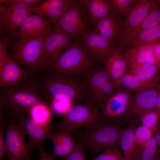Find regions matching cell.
Listing matches in <instances>:
<instances>
[{
	"instance_id": "15",
	"label": "cell",
	"mask_w": 160,
	"mask_h": 160,
	"mask_svg": "<svg viewBox=\"0 0 160 160\" xmlns=\"http://www.w3.org/2000/svg\"><path fill=\"white\" fill-rule=\"evenodd\" d=\"M18 125L25 135L29 138L28 144L32 151L43 145V142L49 138L53 129L47 128L41 125L32 119L26 117L19 119Z\"/></svg>"
},
{
	"instance_id": "16",
	"label": "cell",
	"mask_w": 160,
	"mask_h": 160,
	"mask_svg": "<svg viewBox=\"0 0 160 160\" xmlns=\"http://www.w3.org/2000/svg\"><path fill=\"white\" fill-rule=\"evenodd\" d=\"M53 25L52 22L42 16L32 14L23 22L15 34L13 42L16 38L20 37L45 36Z\"/></svg>"
},
{
	"instance_id": "32",
	"label": "cell",
	"mask_w": 160,
	"mask_h": 160,
	"mask_svg": "<svg viewBox=\"0 0 160 160\" xmlns=\"http://www.w3.org/2000/svg\"><path fill=\"white\" fill-rule=\"evenodd\" d=\"M116 89L119 90L111 79L105 82L94 98L96 105L101 108L107 100L117 92Z\"/></svg>"
},
{
	"instance_id": "45",
	"label": "cell",
	"mask_w": 160,
	"mask_h": 160,
	"mask_svg": "<svg viewBox=\"0 0 160 160\" xmlns=\"http://www.w3.org/2000/svg\"><path fill=\"white\" fill-rule=\"evenodd\" d=\"M160 106V91L157 96L154 110H157Z\"/></svg>"
},
{
	"instance_id": "31",
	"label": "cell",
	"mask_w": 160,
	"mask_h": 160,
	"mask_svg": "<svg viewBox=\"0 0 160 160\" xmlns=\"http://www.w3.org/2000/svg\"><path fill=\"white\" fill-rule=\"evenodd\" d=\"M157 148L153 136L143 145H137L134 160H156Z\"/></svg>"
},
{
	"instance_id": "14",
	"label": "cell",
	"mask_w": 160,
	"mask_h": 160,
	"mask_svg": "<svg viewBox=\"0 0 160 160\" xmlns=\"http://www.w3.org/2000/svg\"><path fill=\"white\" fill-rule=\"evenodd\" d=\"M160 91V82L156 86L137 93L132 97L129 108L130 121L137 120L144 113L154 109L156 97Z\"/></svg>"
},
{
	"instance_id": "39",
	"label": "cell",
	"mask_w": 160,
	"mask_h": 160,
	"mask_svg": "<svg viewBox=\"0 0 160 160\" xmlns=\"http://www.w3.org/2000/svg\"><path fill=\"white\" fill-rule=\"evenodd\" d=\"M7 122L0 121V160H2L4 153L5 140L4 138V131L6 127Z\"/></svg>"
},
{
	"instance_id": "10",
	"label": "cell",
	"mask_w": 160,
	"mask_h": 160,
	"mask_svg": "<svg viewBox=\"0 0 160 160\" xmlns=\"http://www.w3.org/2000/svg\"><path fill=\"white\" fill-rule=\"evenodd\" d=\"M56 23L79 41L83 34L90 28L87 12L78 0H73Z\"/></svg>"
},
{
	"instance_id": "12",
	"label": "cell",
	"mask_w": 160,
	"mask_h": 160,
	"mask_svg": "<svg viewBox=\"0 0 160 160\" xmlns=\"http://www.w3.org/2000/svg\"><path fill=\"white\" fill-rule=\"evenodd\" d=\"M132 97L127 90H118L101 108V119L121 124L129 121V111Z\"/></svg>"
},
{
	"instance_id": "18",
	"label": "cell",
	"mask_w": 160,
	"mask_h": 160,
	"mask_svg": "<svg viewBox=\"0 0 160 160\" xmlns=\"http://www.w3.org/2000/svg\"><path fill=\"white\" fill-rule=\"evenodd\" d=\"M31 73L10 57L0 65V88L12 86L28 80Z\"/></svg>"
},
{
	"instance_id": "9",
	"label": "cell",
	"mask_w": 160,
	"mask_h": 160,
	"mask_svg": "<svg viewBox=\"0 0 160 160\" xmlns=\"http://www.w3.org/2000/svg\"><path fill=\"white\" fill-rule=\"evenodd\" d=\"M76 39L57 23H54L51 30L44 38L43 53L39 71L55 61Z\"/></svg>"
},
{
	"instance_id": "24",
	"label": "cell",
	"mask_w": 160,
	"mask_h": 160,
	"mask_svg": "<svg viewBox=\"0 0 160 160\" xmlns=\"http://www.w3.org/2000/svg\"><path fill=\"white\" fill-rule=\"evenodd\" d=\"M85 9L90 24L110 14L108 0H79Z\"/></svg>"
},
{
	"instance_id": "36",
	"label": "cell",
	"mask_w": 160,
	"mask_h": 160,
	"mask_svg": "<svg viewBox=\"0 0 160 160\" xmlns=\"http://www.w3.org/2000/svg\"><path fill=\"white\" fill-rule=\"evenodd\" d=\"M72 101L64 99L53 98L51 102V108L56 114L63 115L68 112L74 105Z\"/></svg>"
},
{
	"instance_id": "47",
	"label": "cell",
	"mask_w": 160,
	"mask_h": 160,
	"mask_svg": "<svg viewBox=\"0 0 160 160\" xmlns=\"http://www.w3.org/2000/svg\"><path fill=\"white\" fill-rule=\"evenodd\" d=\"M159 70H160V68H159ZM159 73H160V71H159Z\"/></svg>"
},
{
	"instance_id": "38",
	"label": "cell",
	"mask_w": 160,
	"mask_h": 160,
	"mask_svg": "<svg viewBox=\"0 0 160 160\" xmlns=\"http://www.w3.org/2000/svg\"><path fill=\"white\" fill-rule=\"evenodd\" d=\"M66 160H88L84 146L80 143H77L73 151L67 157Z\"/></svg>"
},
{
	"instance_id": "44",
	"label": "cell",
	"mask_w": 160,
	"mask_h": 160,
	"mask_svg": "<svg viewBox=\"0 0 160 160\" xmlns=\"http://www.w3.org/2000/svg\"><path fill=\"white\" fill-rule=\"evenodd\" d=\"M22 1L31 9L39 6L43 1L40 0H22Z\"/></svg>"
},
{
	"instance_id": "27",
	"label": "cell",
	"mask_w": 160,
	"mask_h": 160,
	"mask_svg": "<svg viewBox=\"0 0 160 160\" xmlns=\"http://www.w3.org/2000/svg\"><path fill=\"white\" fill-rule=\"evenodd\" d=\"M159 70L156 65L145 63L129 66L126 73L136 76L142 80L148 81L153 79L158 74Z\"/></svg>"
},
{
	"instance_id": "30",
	"label": "cell",
	"mask_w": 160,
	"mask_h": 160,
	"mask_svg": "<svg viewBox=\"0 0 160 160\" xmlns=\"http://www.w3.org/2000/svg\"><path fill=\"white\" fill-rule=\"evenodd\" d=\"M137 0H108L110 14L122 19L127 17Z\"/></svg>"
},
{
	"instance_id": "2",
	"label": "cell",
	"mask_w": 160,
	"mask_h": 160,
	"mask_svg": "<svg viewBox=\"0 0 160 160\" xmlns=\"http://www.w3.org/2000/svg\"><path fill=\"white\" fill-rule=\"evenodd\" d=\"M97 67L84 50L80 41L76 39L55 61L46 67L49 73L72 77L87 75Z\"/></svg>"
},
{
	"instance_id": "42",
	"label": "cell",
	"mask_w": 160,
	"mask_h": 160,
	"mask_svg": "<svg viewBox=\"0 0 160 160\" xmlns=\"http://www.w3.org/2000/svg\"><path fill=\"white\" fill-rule=\"evenodd\" d=\"M38 148L39 150V155L37 160H56L55 158L47 152L43 145H41Z\"/></svg>"
},
{
	"instance_id": "34",
	"label": "cell",
	"mask_w": 160,
	"mask_h": 160,
	"mask_svg": "<svg viewBox=\"0 0 160 160\" xmlns=\"http://www.w3.org/2000/svg\"><path fill=\"white\" fill-rule=\"evenodd\" d=\"M160 116L157 111L151 110L143 113L139 119L142 125L151 129L153 133L156 129Z\"/></svg>"
},
{
	"instance_id": "35",
	"label": "cell",
	"mask_w": 160,
	"mask_h": 160,
	"mask_svg": "<svg viewBox=\"0 0 160 160\" xmlns=\"http://www.w3.org/2000/svg\"><path fill=\"white\" fill-rule=\"evenodd\" d=\"M119 148L113 146L108 148L92 160H126Z\"/></svg>"
},
{
	"instance_id": "37",
	"label": "cell",
	"mask_w": 160,
	"mask_h": 160,
	"mask_svg": "<svg viewBox=\"0 0 160 160\" xmlns=\"http://www.w3.org/2000/svg\"><path fill=\"white\" fill-rule=\"evenodd\" d=\"M153 133L151 129L142 125L137 127L135 134L137 145H144L153 136Z\"/></svg>"
},
{
	"instance_id": "33",
	"label": "cell",
	"mask_w": 160,
	"mask_h": 160,
	"mask_svg": "<svg viewBox=\"0 0 160 160\" xmlns=\"http://www.w3.org/2000/svg\"><path fill=\"white\" fill-rule=\"evenodd\" d=\"M160 23V7L156 4L144 17L139 27L137 34Z\"/></svg>"
},
{
	"instance_id": "6",
	"label": "cell",
	"mask_w": 160,
	"mask_h": 160,
	"mask_svg": "<svg viewBox=\"0 0 160 160\" xmlns=\"http://www.w3.org/2000/svg\"><path fill=\"white\" fill-rule=\"evenodd\" d=\"M45 36L17 38L12 43L10 57L31 73L39 71Z\"/></svg>"
},
{
	"instance_id": "1",
	"label": "cell",
	"mask_w": 160,
	"mask_h": 160,
	"mask_svg": "<svg viewBox=\"0 0 160 160\" xmlns=\"http://www.w3.org/2000/svg\"><path fill=\"white\" fill-rule=\"evenodd\" d=\"M37 84L30 79L15 85L1 88L0 112L15 122L28 117L33 107L47 104Z\"/></svg>"
},
{
	"instance_id": "23",
	"label": "cell",
	"mask_w": 160,
	"mask_h": 160,
	"mask_svg": "<svg viewBox=\"0 0 160 160\" xmlns=\"http://www.w3.org/2000/svg\"><path fill=\"white\" fill-rule=\"evenodd\" d=\"M137 120L129 121L127 126L123 128L120 137L119 147L126 160H134L137 147L135 136Z\"/></svg>"
},
{
	"instance_id": "20",
	"label": "cell",
	"mask_w": 160,
	"mask_h": 160,
	"mask_svg": "<svg viewBox=\"0 0 160 160\" xmlns=\"http://www.w3.org/2000/svg\"><path fill=\"white\" fill-rule=\"evenodd\" d=\"M124 20L109 14L95 22L92 30L100 34L114 46L121 30Z\"/></svg>"
},
{
	"instance_id": "28",
	"label": "cell",
	"mask_w": 160,
	"mask_h": 160,
	"mask_svg": "<svg viewBox=\"0 0 160 160\" xmlns=\"http://www.w3.org/2000/svg\"><path fill=\"white\" fill-rule=\"evenodd\" d=\"M86 76L88 87L94 98L102 85L111 79L105 69L99 67Z\"/></svg>"
},
{
	"instance_id": "21",
	"label": "cell",
	"mask_w": 160,
	"mask_h": 160,
	"mask_svg": "<svg viewBox=\"0 0 160 160\" xmlns=\"http://www.w3.org/2000/svg\"><path fill=\"white\" fill-rule=\"evenodd\" d=\"M73 0H46L38 6L31 9L32 12L56 23Z\"/></svg>"
},
{
	"instance_id": "46",
	"label": "cell",
	"mask_w": 160,
	"mask_h": 160,
	"mask_svg": "<svg viewBox=\"0 0 160 160\" xmlns=\"http://www.w3.org/2000/svg\"><path fill=\"white\" fill-rule=\"evenodd\" d=\"M157 111L159 112V114H160V106L158 108V109H157Z\"/></svg>"
},
{
	"instance_id": "13",
	"label": "cell",
	"mask_w": 160,
	"mask_h": 160,
	"mask_svg": "<svg viewBox=\"0 0 160 160\" xmlns=\"http://www.w3.org/2000/svg\"><path fill=\"white\" fill-rule=\"evenodd\" d=\"M80 41L87 55L96 62L103 61L114 47L105 38L91 28L83 34Z\"/></svg>"
},
{
	"instance_id": "29",
	"label": "cell",
	"mask_w": 160,
	"mask_h": 160,
	"mask_svg": "<svg viewBox=\"0 0 160 160\" xmlns=\"http://www.w3.org/2000/svg\"><path fill=\"white\" fill-rule=\"evenodd\" d=\"M28 117L42 126L52 129L51 111L47 104H39L33 107L29 112Z\"/></svg>"
},
{
	"instance_id": "4",
	"label": "cell",
	"mask_w": 160,
	"mask_h": 160,
	"mask_svg": "<svg viewBox=\"0 0 160 160\" xmlns=\"http://www.w3.org/2000/svg\"><path fill=\"white\" fill-rule=\"evenodd\" d=\"M37 85L42 93L53 98L64 99L73 103L82 99L84 85L74 77L49 73Z\"/></svg>"
},
{
	"instance_id": "11",
	"label": "cell",
	"mask_w": 160,
	"mask_h": 160,
	"mask_svg": "<svg viewBox=\"0 0 160 160\" xmlns=\"http://www.w3.org/2000/svg\"><path fill=\"white\" fill-rule=\"evenodd\" d=\"M15 122L10 119L6 126L4 153L8 160H29L32 150L25 142V135Z\"/></svg>"
},
{
	"instance_id": "26",
	"label": "cell",
	"mask_w": 160,
	"mask_h": 160,
	"mask_svg": "<svg viewBox=\"0 0 160 160\" xmlns=\"http://www.w3.org/2000/svg\"><path fill=\"white\" fill-rule=\"evenodd\" d=\"M152 43L160 44V23L137 34L128 48L129 49Z\"/></svg>"
},
{
	"instance_id": "17",
	"label": "cell",
	"mask_w": 160,
	"mask_h": 160,
	"mask_svg": "<svg viewBox=\"0 0 160 160\" xmlns=\"http://www.w3.org/2000/svg\"><path fill=\"white\" fill-rule=\"evenodd\" d=\"M123 53L122 49L113 47L103 60L104 69L118 89L120 81L126 73L128 67Z\"/></svg>"
},
{
	"instance_id": "7",
	"label": "cell",
	"mask_w": 160,
	"mask_h": 160,
	"mask_svg": "<svg viewBox=\"0 0 160 160\" xmlns=\"http://www.w3.org/2000/svg\"><path fill=\"white\" fill-rule=\"evenodd\" d=\"M101 119V113L96 105L92 102L75 104L63 115L60 122L55 125L56 130L62 129L71 131L83 127L89 128Z\"/></svg>"
},
{
	"instance_id": "8",
	"label": "cell",
	"mask_w": 160,
	"mask_h": 160,
	"mask_svg": "<svg viewBox=\"0 0 160 160\" xmlns=\"http://www.w3.org/2000/svg\"><path fill=\"white\" fill-rule=\"evenodd\" d=\"M156 5V0H137L124 20L121 30L114 47L122 50L124 48H128L137 36L142 20Z\"/></svg>"
},
{
	"instance_id": "41",
	"label": "cell",
	"mask_w": 160,
	"mask_h": 160,
	"mask_svg": "<svg viewBox=\"0 0 160 160\" xmlns=\"http://www.w3.org/2000/svg\"><path fill=\"white\" fill-rule=\"evenodd\" d=\"M5 43L1 39L0 40V65L8 60L10 57L8 55Z\"/></svg>"
},
{
	"instance_id": "40",
	"label": "cell",
	"mask_w": 160,
	"mask_h": 160,
	"mask_svg": "<svg viewBox=\"0 0 160 160\" xmlns=\"http://www.w3.org/2000/svg\"><path fill=\"white\" fill-rule=\"evenodd\" d=\"M153 133V136L157 148V153L156 160H160V121Z\"/></svg>"
},
{
	"instance_id": "19",
	"label": "cell",
	"mask_w": 160,
	"mask_h": 160,
	"mask_svg": "<svg viewBox=\"0 0 160 160\" xmlns=\"http://www.w3.org/2000/svg\"><path fill=\"white\" fill-rule=\"evenodd\" d=\"M71 131L62 129L50 134L49 138L52 142L53 149L50 154L55 158L59 157L66 159L74 149L77 143L73 139Z\"/></svg>"
},
{
	"instance_id": "5",
	"label": "cell",
	"mask_w": 160,
	"mask_h": 160,
	"mask_svg": "<svg viewBox=\"0 0 160 160\" xmlns=\"http://www.w3.org/2000/svg\"><path fill=\"white\" fill-rule=\"evenodd\" d=\"M0 27L1 39L12 42L21 24L32 14L31 9L22 0L0 1Z\"/></svg>"
},
{
	"instance_id": "25",
	"label": "cell",
	"mask_w": 160,
	"mask_h": 160,
	"mask_svg": "<svg viewBox=\"0 0 160 160\" xmlns=\"http://www.w3.org/2000/svg\"><path fill=\"white\" fill-rule=\"evenodd\" d=\"M160 74H158L153 79L148 80H142L134 75L126 73L121 78L120 82L123 86L128 91H133L140 92L154 87L159 82Z\"/></svg>"
},
{
	"instance_id": "22",
	"label": "cell",
	"mask_w": 160,
	"mask_h": 160,
	"mask_svg": "<svg viewBox=\"0 0 160 160\" xmlns=\"http://www.w3.org/2000/svg\"><path fill=\"white\" fill-rule=\"evenodd\" d=\"M157 45L156 43L145 45L132 48L123 52V56L128 67L145 63L156 65L153 50Z\"/></svg>"
},
{
	"instance_id": "3",
	"label": "cell",
	"mask_w": 160,
	"mask_h": 160,
	"mask_svg": "<svg viewBox=\"0 0 160 160\" xmlns=\"http://www.w3.org/2000/svg\"><path fill=\"white\" fill-rule=\"evenodd\" d=\"M123 128L122 124L101 119L95 125L85 129L80 143L92 154L111 147H120V137Z\"/></svg>"
},
{
	"instance_id": "43",
	"label": "cell",
	"mask_w": 160,
	"mask_h": 160,
	"mask_svg": "<svg viewBox=\"0 0 160 160\" xmlns=\"http://www.w3.org/2000/svg\"><path fill=\"white\" fill-rule=\"evenodd\" d=\"M153 54L156 65L160 68V44L157 45L154 48Z\"/></svg>"
}]
</instances>
